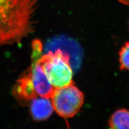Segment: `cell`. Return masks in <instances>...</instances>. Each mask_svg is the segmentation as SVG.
<instances>
[{"label": "cell", "instance_id": "obj_8", "mask_svg": "<svg viewBox=\"0 0 129 129\" xmlns=\"http://www.w3.org/2000/svg\"><path fill=\"white\" fill-rule=\"evenodd\" d=\"M110 129H129V110L120 109L113 113L109 120Z\"/></svg>", "mask_w": 129, "mask_h": 129}, {"label": "cell", "instance_id": "obj_10", "mask_svg": "<svg viewBox=\"0 0 129 129\" xmlns=\"http://www.w3.org/2000/svg\"><path fill=\"white\" fill-rule=\"evenodd\" d=\"M117 1L123 5L129 7V0H117Z\"/></svg>", "mask_w": 129, "mask_h": 129}, {"label": "cell", "instance_id": "obj_3", "mask_svg": "<svg viewBox=\"0 0 129 129\" xmlns=\"http://www.w3.org/2000/svg\"><path fill=\"white\" fill-rule=\"evenodd\" d=\"M54 110L64 118L73 117L79 111L84 102V95L74 82L67 86L55 89L52 96Z\"/></svg>", "mask_w": 129, "mask_h": 129}, {"label": "cell", "instance_id": "obj_5", "mask_svg": "<svg viewBox=\"0 0 129 129\" xmlns=\"http://www.w3.org/2000/svg\"><path fill=\"white\" fill-rule=\"evenodd\" d=\"M60 49L70 55L72 68L75 70L79 67L81 61V51H79L78 44L73 39L60 36L50 40L46 44L45 50L53 51L55 48Z\"/></svg>", "mask_w": 129, "mask_h": 129}, {"label": "cell", "instance_id": "obj_7", "mask_svg": "<svg viewBox=\"0 0 129 129\" xmlns=\"http://www.w3.org/2000/svg\"><path fill=\"white\" fill-rule=\"evenodd\" d=\"M54 110L52 101L49 99L40 98L31 101L30 106L31 115L35 120L42 121L47 119Z\"/></svg>", "mask_w": 129, "mask_h": 129}, {"label": "cell", "instance_id": "obj_4", "mask_svg": "<svg viewBox=\"0 0 129 129\" xmlns=\"http://www.w3.org/2000/svg\"><path fill=\"white\" fill-rule=\"evenodd\" d=\"M32 63L30 67L31 77L35 90L42 98L51 99L55 88L52 85L44 72L39 58L41 56L32 55Z\"/></svg>", "mask_w": 129, "mask_h": 129}, {"label": "cell", "instance_id": "obj_6", "mask_svg": "<svg viewBox=\"0 0 129 129\" xmlns=\"http://www.w3.org/2000/svg\"><path fill=\"white\" fill-rule=\"evenodd\" d=\"M13 94L16 98L23 103L31 101L37 98V94L32 82L30 67L18 79L14 88Z\"/></svg>", "mask_w": 129, "mask_h": 129}, {"label": "cell", "instance_id": "obj_11", "mask_svg": "<svg viewBox=\"0 0 129 129\" xmlns=\"http://www.w3.org/2000/svg\"><path fill=\"white\" fill-rule=\"evenodd\" d=\"M128 28H129V21H128Z\"/></svg>", "mask_w": 129, "mask_h": 129}, {"label": "cell", "instance_id": "obj_9", "mask_svg": "<svg viewBox=\"0 0 129 129\" xmlns=\"http://www.w3.org/2000/svg\"><path fill=\"white\" fill-rule=\"evenodd\" d=\"M119 69L129 71V42H126L121 47L118 53Z\"/></svg>", "mask_w": 129, "mask_h": 129}, {"label": "cell", "instance_id": "obj_1", "mask_svg": "<svg viewBox=\"0 0 129 129\" xmlns=\"http://www.w3.org/2000/svg\"><path fill=\"white\" fill-rule=\"evenodd\" d=\"M38 0H0V46L19 43L34 30Z\"/></svg>", "mask_w": 129, "mask_h": 129}, {"label": "cell", "instance_id": "obj_2", "mask_svg": "<svg viewBox=\"0 0 129 129\" xmlns=\"http://www.w3.org/2000/svg\"><path fill=\"white\" fill-rule=\"evenodd\" d=\"M39 60L48 80L55 89L67 86L73 82L71 58L66 52L60 49L48 51Z\"/></svg>", "mask_w": 129, "mask_h": 129}]
</instances>
